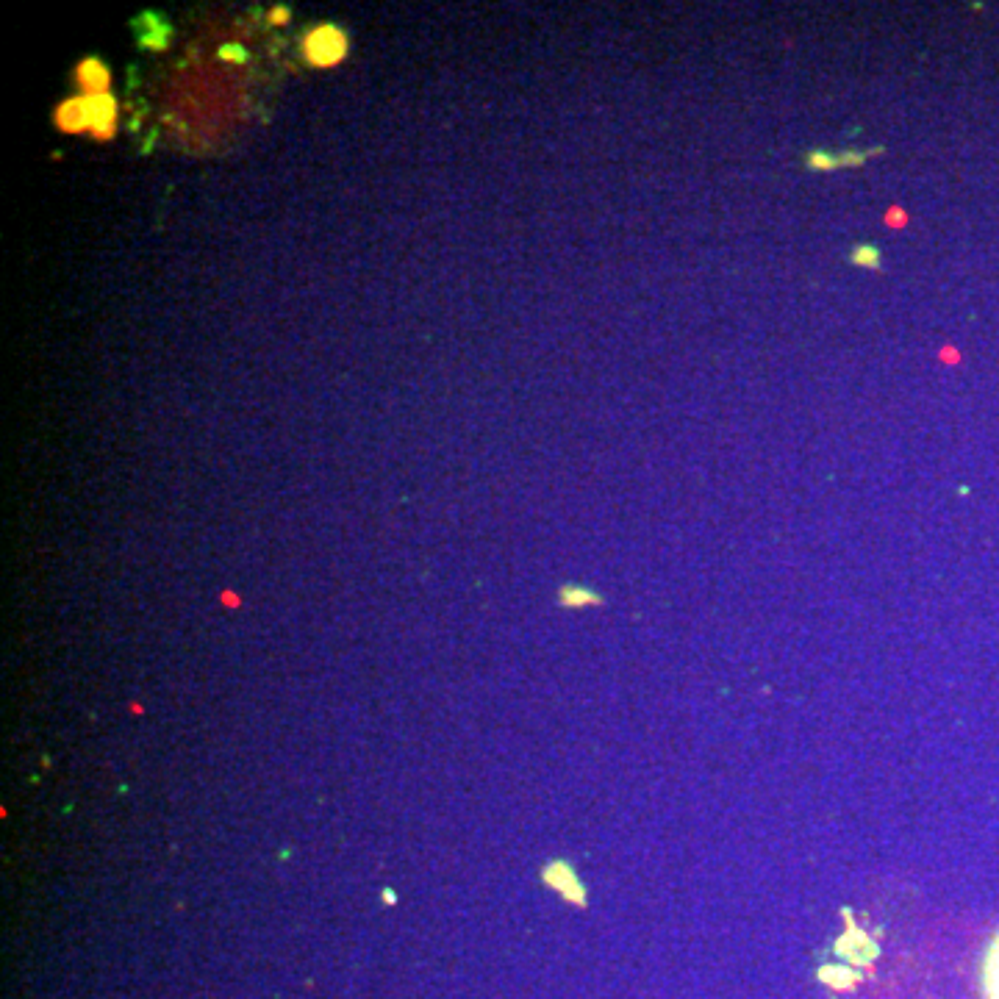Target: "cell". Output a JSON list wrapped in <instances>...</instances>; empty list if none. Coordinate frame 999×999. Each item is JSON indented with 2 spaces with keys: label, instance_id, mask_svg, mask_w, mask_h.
Returning <instances> with one entry per match:
<instances>
[{
  "label": "cell",
  "instance_id": "6da1fadb",
  "mask_svg": "<svg viewBox=\"0 0 999 999\" xmlns=\"http://www.w3.org/2000/svg\"><path fill=\"white\" fill-rule=\"evenodd\" d=\"M347 48H350V42H347L345 28H339V25L333 23L314 25L309 34L303 37V59L311 67H320V70L345 62Z\"/></svg>",
  "mask_w": 999,
  "mask_h": 999
},
{
  "label": "cell",
  "instance_id": "7a4b0ae2",
  "mask_svg": "<svg viewBox=\"0 0 999 999\" xmlns=\"http://www.w3.org/2000/svg\"><path fill=\"white\" fill-rule=\"evenodd\" d=\"M89 109V136L95 142H111L117 136V120H120V103L117 98L106 95H84Z\"/></svg>",
  "mask_w": 999,
  "mask_h": 999
},
{
  "label": "cell",
  "instance_id": "3957f363",
  "mask_svg": "<svg viewBox=\"0 0 999 999\" xmlns=\"http://www.w3.org/2000/svg\"><path fill=\"white\" fill-rule=\"evenodd\" d=\"M75 84L81 87L84 95H106V92H111L109 64L100 62L98 56H87L75 67Z\"/></svg>",
  "mask_w": 999,
  "mask_h": 999
},
{
  "label": "cell",
  "instance_id": "277c9868",
  "mask_svg": "<svg viewBox=\"0 0 999 999\" xmlns=\"http://www.w3.org/2000/svg\"><path fill=\"white\" fill-rule=\"evenodd\" d=\"M53 125L62 131V134H81L87 131L89 134V109H87V98H67L62 100L56 111H53Z\"/></svg>",
  "mask_w": 999,
  "mask_h": 999
},
{
  "label": "cell",
  "instance_id": "5b68a950",
  "mask_svg": "<svg viewBox=\"0 0 999 999\" xmlns=\"http://www.w3.org/2000/svg\"><path fill=\"white\" fill-rule=\"evenodd\" d=\"M136 28H139V45L142 48L164 50L170 45V25L159 14L145 12L136 20Z\"/></svg>",
  "mask_w": 999,
  "mask_h": 999
},
{
  "label": "cell",
  "instance_id": "8992f818",
  "mask_svg": "<svg viewBox=\"0 0 999 999\" xmlns=\"http://www.w3.org/2000/svg\"><path fill=\"white\" fill-rule=\"evenodd\" d=\"M980 983H983V994H986V999H999V933L994 936V941L988 944L986 955H983Z\"/></svg>",
  "mask_w": 999,
  "mask_h": 999
},
{
  "label": "cell",
  "instance_id": "52a82bcc",
  "mask_svg": "<svg viewBox=\"0 0 999 999\" xmlns=\"http://www.w3.org/2000/svg\"><path fill=\"white\" fill-rule=\"evenodd\" d=\"M805 167L814 170V173H830V170H841V159L839 153H830L825 148H814L808 150L805 156Z\"/></svg>",
  "mask_w": 999,
  "mask_h": 999
},
{
  "label": "cell",
  "instance_id": "ba28073f",
  "mask_svg": "<svg viewBox=\"0 0 999 999\" xmlns=\"http://www.w3.org/2000/svg\"><path fill=\"white\" fill-rule=\"evenodd\" d=\"M850 261L855 264V267H869V270H877V267H880V247L855 245L850 253Z\"/></svg>",
  "mask_w": 999,
  "mask_h": 999
},
{
  "label": "cell",
  "instance_id": "9c48e42d",
  "mask_svg": "<svg viewBox=\"0 0 999 999\" xmlns=\"http://www.w3.org/2000/svg\"><path fill=\"white\" fill-rule=\"evenodd\" d=\"M883 148H875V150H844V153H839V159H841V167H861L869 156H875V153H880Z\"/></svg>",
  "mask_w": 999,
  "mask_h": 999
},
{
  "label": "cell",
  "instance_id": "30bf717a",
  "mask_svg": "<svg viewBox=\"0 0 999 999\" xmlns=\"http://www.w3.org/2000/svg\"><path fill=\"white\" fill-rule=\"evenodd\" d=\"M561 600L567 605H583V603H597V597L586 589H575V586H567L561 589Z\"/></svg>",
  "mask_w": 999,
  "mask_h": 999
},
{
  "label": "cell",
  "instance_id": "8fae6325",
  "mask_svg": "<svg viewBox=\"0 0 999 999\" xmlns=\"http://www.w3.org/2000/svg\"><path fill=\"white\" fill-rule=\"evenodd\" d=\"M220 59H225V62L242 64V62H247V50L242 48V45H222Z\"/></svg>",
  "mask_w": 999,
  "mask_h": 999
},
{
  "label": "cell",
  "instance_id": "7c38bea8",
  "mask_svg": "<svg viewBox=\"0 0 999 999\" xmlns=\"http://www.w3.org/2000/svg\"><path fill=\"white\" fill-rule=\"evenodd\" d=\"M289 17H292V12H289V6H275V9H270V23L272 25L289 23Z\"/></svg>",
  "mask_w": 999,
  "mask_h": 999
},
{
  "label": "cell",
  "instance_id": "4fadbf2b",
  "mask_svg": "<svg viewBox=\"0 0 999 999\" xmlns=\"http://www.w3.org/2000/svg\"><path fill=\"white\" fill-rule=\"evenodd\" d=\"M222 603H225V605H234V608H236V605H239V597H236L234 592H225V594H222Z\"/></svg>",
  "mask_w": 999,
  "mask_h": 999
},
{
  "label": "cell",
  "instance_id": "5bb4252c",
  "mask_svg": "<svg viewBox=\"0 0 999 999\" xmlns=\"http://www.w3.org/2000/svg\"><path fill=\"white\" fill-rule=\"evenodd\" d=\"M395 900H397L395 891H392V888H386V891H383V905H395Z\"/></svg>",
  "mask_w": 999,
  "mask_h": 999
}]
</instances>
